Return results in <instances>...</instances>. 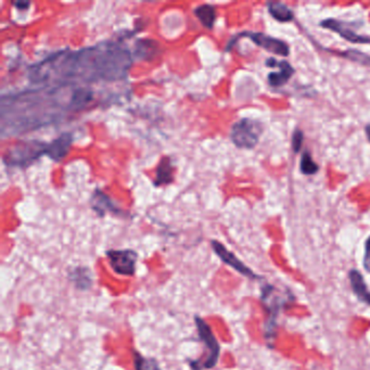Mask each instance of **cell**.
I'll list each match as a JSON object with an SVG mask.
<instances>
[{"instance_id": "obj_22", "label": "cell", "mask_w": 370, "mask_h": 370, "mask_svg": "<svg viewBox=\"0 0 370 370\" xmlns=\"http://www.w3.org/2000/svg\"><path fill=\"white\" fill-rule=\"evenodd\" d=\"M303 140H304V136H303L302 130H297L292 135V149L293 152H299L302 148Z\"/></svg>"}, {"instance_id": "obj_2", "label": "cell", "mask_w": 370, "mask_h": 370, "mask_svg": "<svg viewBox=\"0 0 370 370\" xmlns=\"http://www.w3.org/2000/svg\"><path fill=\"white\" fill-rule=\"evenodd\" d=\"M90 88L76 85L44 86L1 97V136H17L60 123L94 101Z\"/></svg>"}, {"instance_id": "obj_24", "label": "cell", "mask_w": 370, "mask_h": 370, "mask_svg": "<svg viewBox=\"0 0 370 370\" xmlns=\"http://www.w3.org/2000/svg\"><path fill=\"white\" fill-rule=\"evenodd\" d=\"M12 5L15 6L18 10L24 11V10L29 9L30 6H31V3H29V1H17V3H13Z\"/></svg>"}, {"instance_id": "obj_17", "label": "cell", "mask_w": 370, "mask_h": 370, "mask_svg": "<svg viewBox=\"0 0 370 370\" xmlns=\"http://www.w3.org/2000/svg\"><path fill=\"white\" fill-rule=\"evenodd\" d=\"M194 13L205 29H213V26L216 22V9H215L214 6L203 4V5L195 8Z\"/></svg>"}, {"instance_id": "obj_15", "label": "cell", "mask_w": 370, "mask_h": 370, "mask_svg": "<svg viewBox=\"0 0 370 370\" xmlns=\"http://www.w3.org/2000/svg\"><path fill=\"white\" fill-rule=\"evenodd\" d=\"M174 171L172 160L168 156H163L156 168L154 186L162 187L172 184L174 182Z\"/></svg>"}, {"instance_id": "obj_18", "label": "cell", "mask_w": 370, "mask_h": 370, "mask_svg": "<svg viewBox=\"0 0 370 370\" xmlns=\"http://www.w3.org/2000/svg\"><path fill=\"white\" fill-rule=\"evenodd\" d=\"M269 15L277 20L278 22H290L295 18V13L290 8L283 3H269L267 4Z\"/></svg>"}, {"instance_id": "obj_3", "label": "cell", "mask_w": 370, "mask_h": 370, "mask_svg": "<svg viewBox=\"0 0 370 370\" xmlns=\"http://www.w3.org/2000/svg\"><path fill=\"white\" fill-rule=\"evenodd\" d=\"M197 333L199 339L204 345V355H201L199 359L188 361L189 367L191 370H210L213 369L218 364L219 356H221V345L217 341L212 328L210 327L202 317L196 315L195 316Z\"/></svg>"}, {"instance_id": "obj_9", "label": "cell", "mask_w": 370, "mask_h": 370, "mask_svg": "<svg viewBox=\"0 0 370 370\" xmlns=\"http://www.w3.org/2000/svg\"><path fill=\"white\" fill-rule=\"evenodd\" d=\"M211 247H212L215 254L221 259V261L225 263V264L228 265L231 269H235L237 273H240L242 276L247 277V278L253 279V280L259 278V276H257V273H255L252 269H249L240 259L236 257V254L229 251L223 243L217 240H212L211 241Z\"/></svg>"}, {"instance_id": "obj_23", "label": "cell", "mask_w": 370, "mask_h": 370, "mask_svg": "<svg viewBox=\"0 0 370 370\" xmlns=\"http://www.w3.org/2000/svg\"><path fill=\"white\" fill-rule=\"evenodd\" d=\"M364 267L370 273V237L366 241L365 255H364Z\"/></svg>"}, {"instance_id": "obj_25", "label": "cell", "mask_w": 370, "mask_h": 370, "mask_svg": "<svg viewBox=\"0 0 370 370\" xmlns=\"http://www.w3.org/2000/svg\"><path fill=\"white\" fill-rule=\"evenodd\" d=\"M365 132H366V135H367L368 140H369L370 142V124L369 125L366 126Z\"/></svg>"}, {"instance_id": "obj_1", "label": "cell", "mask_w": 370, "mask_h": 370, "mask_svg": "<svg viewBox=\"0 0 370 370\" xmlns=\"http://www.w3.org/2000/svg\"><path fill=\"white\" fill-rule=\"evenodd\" d=\"M132 66L130 50L108 40L78 50L66 49L27 68L30 82L36 85H76L124 80Z\"/></svg>"}, {"instance_id": "obj_12", "label": "cell", "mask_w": 370, "mask_h": 370, "mask_svg": "<svg viewBox=\"0 0 370 370\" xmlns=\"http://www.w3.org/2000/svg\"><path fill=\"white\" fill-rule=\"evenodd\" d=\"M68 279L75 287V289L80 291H88L94 287V273L87 266L78 265V266L68 269Z\"/></svg>"}, {"instance_id": "obj_11", "label": "cell", "mask_w": 370, "mask_h": 370, "mask_svg": "<svg viewBox=\"0 0 370 370\" xmlns=\"http://www.w3.org/2000/svg\"><path fill=\"white\" fill-rule=\"evenodd\" d=\"M266 66L269 68H279L280 71L271 72L269 74V83L271 87H281L289 82L293 74L295 68L287 61H278V60L269 58L266 61Z\"/></svg>"}, {"instance_id": "obj_5", "label": "cell", "mask_w": 370, "mask_h": 370, "mask_svg": "<svg viewBox=\"0 0 370 370\" xmlns=\"http://www.w3.org/2000/svg\"><path fill=\"white\" fill-rule=\"evenodd\" d=\"M263 134L262 123L252 118H241L231 126L230 140L240 149H253Z\"/></svg>"}, {"instance_id": "obj_4", "label": "cell", "mask_w": 370, "mask_h": 370, "mask_svg": "<svg viewBox=\"0 0 370 370\" xmlns=\"http://www.w3.org/2000/svg\"><path fill=\"white\" fill-rule=\"evenodd\" d=\"M49 154V142L42 140H24L8 149L3 161L10 168H25L31 166L38 159Z\"/></svg>"}, {"instance_id": "obj_21", "label": "cell", "mask_w": 370, "mask_h": 370, "mask_svg": "<svg viewBox=\"0 0 370 370\" xmlns=\"http://www.w3.org/2000/svg\"><path fill=\"white\" fill-rule=\"evenodd\" d=\"M301 172L304 175H314L319 172V168L316 163L314 162L311 154L309 152H305L301 158Z\"/></svg>"}, {"instance_id": "obj_6", "label": "cell", "mask_w": 370, "mask_h": 370, "mask_svg": "<svg viewBox=\"0 0 370 370\" xmlns=\"http://www.w3.org/2000/svg\"><path fill=\"white\" fill-rule=\"evenodd\" d=\"M109 265L112 271L124 277H132L137 271V262L140 259V255L132 249H123V250H116L111 249L106 252Z\"/></svg>"}, {"instance_id": "obj_20", "label": "cell", "mask_w": 370, "mask_h": 370, "mask_svg": "<svg viewBox=\"0 0 370 370\" xmlns=\"http://www.w3.org/2000/svg\"><path fill=\"white\" fill-rule=\"evenodd\" d=\"M341 56L345 57V59L351 60V61L362 64V66H370L369 54H364V52L359 51V50H347V51L342 52Z\"/></svg>"}, {"instance_id": "obj_7", "label": "cell", "mask_w": 370, "mask_h": 370, "mask_svg": "<svg viewBox=\"0 0 370 370\" xmlns=\"http://www.w3.org/2000/svg\"><path fill=\"white\" fill-rule=\"evenodd\" d=\"M240 38H249L259 47L263 48V49L271 52V54H278L281 57H288L289 54H290V47L283 40L271 37V36L266 35V34L257 33V32H243V33L235 36L229 42L227 50H230L233 46L236 44L237 40L240 39Z\"/></svg>"}, {"instance_id": "obj_8", "label": "cell", "mask_w": 370, "mask_h": 370, "mask_svg": "<svg viewBox=\"0 0 370 370\" xmlns=\"http://www.w3.org/2000/svg\"><path fill=\"white\" fill-rule=\"evenodd\" d=\"M264 309L269 313V319L265 323V337L269 339L271 333H273V328L276 327V319L281 307L285 305V299L277 295V290L273 285H265L262 289L261 297Z\"/></svg>"}, {"instance_id": "obj_10", "label": "cell", "mask_w": 370, "mask_h": 370, "mask_svg": "<svg viewBox=\"0 0 370 370\" xmlns=\"http://www.w3.org/2000/svg\"><path fill=\"white\" fill-rule=\"evenodd\" d=\"M321 25L323 29L331 30V31L340 34L341 37L345 38L350 43L369 44L370 45V37L355 33L351 26L347 25L345 22L335 19H327L321 21Z\"/></svg>"}, {"instance_id": "obj_16", "label": "cell", "mask_w": 370, "mask_h": 370, "mask_svg": "<svg viewBox=\"0 0 370 370\" xmlns=\"http://www.w3.org/2000/svg\"><path fill=\"white\" fill-rule=\"evenodd\" d=\"M349 278L356 297H359L362 302L370 305V291H368L363 275L357 269H352L349 273Z\"/></svg>"}, {"instance_id": "obj_13", "label": "cell", "mask_w": 370, "mask_h": 370, "mask_svg": "<svg viewBox=\"0 0 370 370\" xmlns=\"http://www.w3.org/2000/svg\"><path fill=\"white\" fill-rule=\"evenodd\" d=\"M90 203H92V210L97 213L99 216H104L109 213L116 215V216L124 215L122 209L116 206L111 198H109L101 190H94L92 199H90Z\"/></svg>"}, {"instance_id": "obj_14", "label": "cell", "mask_w": 370, "mask_h": 370, "mask_svg": "<svg viewBox=\"0 0 370 370\" xmlns=\"http://www.w3.org/2000/svg\"><path fill=\"white\" fill-rule=\"evenodd\" d=\"M73 135L71 132H63L56 140L49 142V154L48 156L54 162H60L66 158L73 144Z\"/></svg>"}, {"instance_id": "obj_19", "label": "cell", "mask_w": 370, "mask_h": 370, "mask_svg": "<svg viewBox=\"0 0 370 370\" xmlns=\"http://www.w3.org/2000/svg\"><path fill=\"white\" fill-rule=\"evenodd\" d=\"M135 370H162L160 364L154 357H146L140 352H132Z\"/></svg>"}]
</instances>
